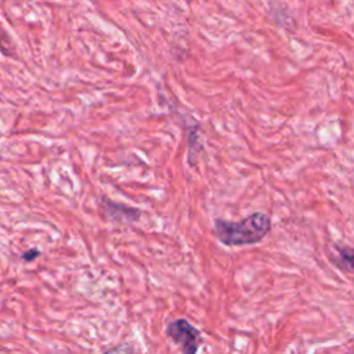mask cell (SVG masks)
<instances>
[{"label":"cell","instance_id":"cell-1","mask_svg":"<svg viewBox=\"0 0 354 354\" xmlns=\"http://www.w3.org/2000/svg\"><path fill=\"white\" fill-rule=\"evenodd\" d=\"M271 231V218L266 213L254 212L239 221L214 220V235L225 246H248L260 242Z\"/></svg>","mask_w":354,"mask_h":354},{"label":"cell","instance_id":"cell-2","mask_svg":"<svg viewBox=\"0 0 354 354\" xmlns=\"http://www.w3.org/2000/svg\"><path fill=\"white\" fill-rule=\"evenodd\" d=\"M166 335L180 347L183 354H198L202 343L201 333L185 318L171 321L166 328Z\"/></svg>","mask_w":354,"mask_h":354},{"label":"cell","instance_id":"cell-3","mask_svg":"<svg viewBox=\"0 0 354 354\" xmlns=\"http://www.w3.org/2000/svg\"><path fill=\"white\" fill-rule=\"evenodd\" d=\"M335 256H332V263L347 272H354V248L348 245L335 243L333 245Z\"/></svg>","mask_w":354,"mask_h":354},{"label":"cell","instance_id":"cell-4","mask_svg":"<svg viewBox=\"0 0 354 354\" xmlns=\"http://www.w3.org/2000/svg\"><path fill=\"white\" fill-rule=\"evenodd\" d=\"M104 354H136V350L133 347V344L130 343H123V344H119L111 350H108L106 353Z\"/></svg>","mask_w":354,"mask_h":354},{"label":"cell","instance_id":"cell-5","mask_svg":"<svg viewBox=\"0 0 354 354\" xmlns=\"http://www.w3.org/2000/svg\"><path fill=\"white\" fill-rule=\"evenodd\" d=\"M37 254H39V252H36V250H30V252H28V253L24 256V259H25L26 261H30V260H32V259H35Z\"/></svg>","mask_w":354,"mask_h":354},{"label":"cell","instance_id":"cell-6","mask_svg":"<svg viewBox=\"0 0 354 354\" xmlns=\"http://www.w3.org/2000/svg\"><path fill=\"white\" fill-rule=\"evenodd\" d=\"M348 354H354V350H351V351H350V353H348Z\"/></svg>","mask_w":354,"mask_h":354}]
</instances>
